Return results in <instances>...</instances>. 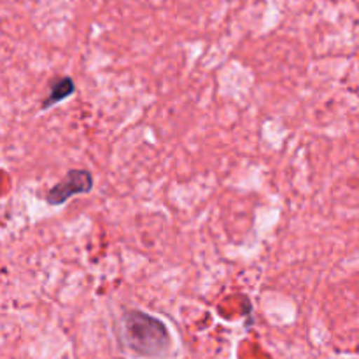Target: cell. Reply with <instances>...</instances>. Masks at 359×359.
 Returning a JSON list of instances; mask_svg holds the SVG:
<instances>
[{
	"mask_svg": "<svg viewBox=\"0 0 359 359\" xmlns=\"http://www.w3.org/2000/svg\"><path fill=\"white\" fill-rule=\"evenodd\" d=\"M121 339L139 356L158 358L170 349V333L165 323L142 311H126L123 314Z\"/></svg>",
	"mask_w": 359,
	"mask_h": 359,
	"instance_id": "cell-1",
	"label": "cell"
},
{
	"mask_svg": "<svg viewBox=\"0 0 359 359\" xmlns=\"http://www.w3.org/2000/svg\"><path fill=\"white\" fill-rule=\"evenodd\" d=\"M93 189V175L84 168H72L67 172L65 177L53 186L46 195V202L53 207L63 205L67 200L76 195H86Z\"/></svg>",
	"mask_w": 359,
	"mask_h": 359,
	"instance_id": "cell-2",
	"label": "cell"
},
{
	"mask_svg": "<svg viewBox=\"0 0 359 359\" xmlns=\"http://www.w3.org/2000/svg\"><path fill=\"white\" fill-rule=\"evenodd\" d=\"M74 91H76V83H74L72 77L63 76V77H58V79H53L51 84H49L48 97H46L44 102H42L41 109L42 111H48V109H51L53 105L60 104V102L72 97Z\"/></svg>",
	"mask_w": 359,
	"mask_h": 359,
	"instance_id": "cell-3",
	"label": "cell"
}]
</instances>
